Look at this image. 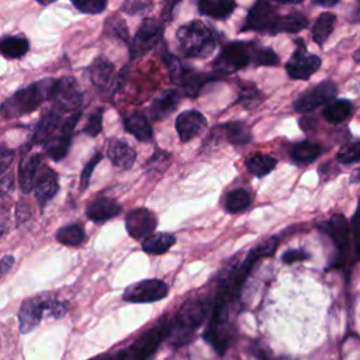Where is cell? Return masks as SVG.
<instances>
[{
	"instance_id": "6da1fadb",
	"label": "cell",
	"mask_w": 360,
	"mask_h": 360,
	"mask_svg": "<svg viewBox=\"0 0 360 360\" xmlns=\"http://www.w3.org/2000/svg\"><path fill=\"white\" fill-rule=\"evenodd\" d=\"M55 82L53 79H44L15 91L0 105V115L11 120L34 111L45 100L52 97Z\"/></svg>"
},
{
	"instance_id": "7a4b0ae2",
	"label": "cell",
	"mask_w": 360,
	"mask_h": 360,
	"mask_svg": "<svg viewBox=\"0 0 360 360\" xmlns=\"http://www.w3.org/2000/svg\"><path fill=\"white\" fill-rule=\"evenodd\" d=\"M177 44L187 58H207L217 46L214 31L202 21H191L181 25L176 34Z\"/></svg>"
},
{
	"instance_id": "3957f363",
	"label": "cell",
	"mask_w": 360,
	"mask_h": 360,
	"mask_svg": "<svg viewBox=\"0 0 360 360\" xmlns=\"http://www.w3.org/2000/svg\"><path fill=\"white\" fill-rule=\"evenodd\" d=\"M259 46L253 42H231L225 45L214 62L215 72L221 76L240 70L250 63L256 65Z\"/></svg>"
},
{
	"instance_id": "277c9868",
	"label": "cell",
	"mask_w": 360,
	"mask_h": 360,
	"mask_svg": "<svg viewBox=\"0 0 360 360\" xmlns=\"http://www.w3.org/2000/svg\"><path fill=\"white\" fill-rule=\"evenodd\" d=\"M210 309V301L205 298H193L186 301L176 314V340L184 343L191 339L193 333L205 319Z\"/></svg>"
},
{
	"instance_id": "5b68a950",
	"label": "cell",
	"mask_w": 360,
	"mask_h": 360,
	"mask_svg": "<svg viewBox=\"0 0 360 360\" xmlns=\"http://www.w3.org/2000/svg\"><path fill=\"white\" fill-rule=\"evenodd\" d=\"M165 62H166V66L169 68L172 80L179 87H181V90L190 97L198 96V93L201 91L205 83H208L210 80H215L221 76L217 72L215 75H208V73H202V72L190 69L187 66H183L176 56L167 52L165 53Z\"/></svg>"
},
{
	"instance_id": "8992f818",
	"label": "cell",
	"mask_w": 360,
	"mask_h": 360,
	"mask_svg": "<svg viewBox=\"0 0 360 360\" xmlns=\"http://www.w3.org/2000/svg\"><path fill=\"white\" fill-rule=\"evenodd\" d=\"M319 229L330 238V240L333 242V245L336 248L338 255H336L333 267L347 266L350 263V256H352L350 236H353L352 228H350L347 219L342 214H335L330 217V219L321 224Z\"/></svg>"
},
{
	"instance_id": "52a82bcc",
	"label": "cell",
	"mask_w": 360,
	"mask_h": 360,
	"mask_svg": "<svg viewBox=\"0 0 360 360\" xmlns=\"http://www.w3.org/2000/svg\"><path fill=\"white\" fill-rule=\"evenodd\" d=\"M167 333L166 322H160L143 332L127 350L118 353L120 360H146Z\"/></svg>"
},
{
	"instance_id": "ba28073f",
	"label": "cell",
	"mask_w": 360,
	"mask_h": 360,
	"mask_svg": "<svg viewBox=\"0 0 360 360\" xmlns=\"http://www.w3.org/2000/svg\"><path fill=\"white\" fill-rule=\"evenodd\" d=\"M163 37V25L156 18H145L129 42V58L136 59L152 51Z\"/></svg>"
},
{
	"instance_id": "9c48e42d",
	"label": "cell",
	"mask_w": 360,
	"mask_h": 360,
	"mask_svg": "<svg viewBox=\"0 0 360 360\" xmlns=\"http://www.w3.org/2000/svg\"><path fill=\"white\" fill-rule=\"evenodd\" d=\"M278 14L269 0H256L250 7L246 20L240 28L245 31H259L276 34V25L278 21Z\"/></svg>"
},
{
	"instance_id": "30bf717a",
	"label": "cell",
	"mask_w": 360,
	"mask_h": 360,
	"mask_svg": "<svg viewBox=\"0 0 360 360\" xmlns=\"http://www.w3.org/2000/svg\"><path fill=\"white\" fill-rule=\"evenodd\" d=\"M321 68V58L316 55H309L307 52L305 42L298 38L295 41V52L291 55L285 63V70L288 76L294 80H307Z\"/></svg>"
},
{
	"instance_id": "8fae6325",
	"label": "cell",
	"mask_w": 360,
	"mask_h": 360,
	"mask_svg": "<svg viewBox=\"0 0 360 360\" xmlns=\"http://www.w3.org/2000/svg\"><path fill=\"white\" fill-rule=\"evenodd\" d=\"M338 93V87L332 80H323L315 87L304 91L292 104L294 110L298 112H308L319 105L329 104Z\"/></svg>"
},
{
	"instance_id": "7c38bea8",
	"label": "cell",
	"mask_w": 360,
	"mask_h": 360,
	"mask_svg": "<svg viewBox=\"0 0 360 360\" xmlns=\"http://www.w3.org/2000/svg\"><path fill=\"white\" fill-rule=\"evenodd\" d=\"M167 291H169V287L163 280L148 278L127 287L122 298L128 302H136V304L155 302L165 298L167 295Z\"/></svg>"
},
{
	"instance_id": "4fadbf2b",
	"label": "cell",
	"mask_w": 360,
	"mask_h": 360,
	"mask_svg": "<svg viewBox=\"0 0 360 360\" xmlns=\"http://www.w3.org/2000/svg\"><path fill=\"white\" fill-rule=\"evenodd\" d=\"M80 115H82L80 112H76V114L68 117L60 124L59 132L49 136L44 142V150H45L46 156H49L52 160H60L68 155V150H69L70 142H72V134H73V129H75Z\"/></svg>"
},
{
	"instance_id": "5bb4252c",
	"label": "cell",
	"mask_w": 360,
	"mask_h": 360,
	"mask_svg": "<svg viewBox=\"0 0 360 360\" xmlns=\"http://www.w3.org/2000/svg\"><path fill=\"white\" fill-rule=\"evenodd\" d=\"M55 107L62 111H73L82 105L83 97L73 77H62L55 82L52 97Z\"/></svg>"
},
{
	"instance_id": "9a60e30c",
	"label": "cell",
	"mask_w": 360,
	"mask_h": 360,
	"mask_svg": "<svg viewBox=\"0 0 360 360\" xmlns=\"http://www.w3.org/2000/svg\"><path fill=\"white\" fill-rule=\"evenodd\" d=\"M51 297L37 295L25 300L18 311V325L21 333H28L38 326L42 319V314L48 311Z\"/></svg>"
},
{
	"instance_id": "2e32d148",
	"label": "cell",
	"mask_w": 360,
	"mask_h": 360,
	"mask_svg": "<svg viewBox=\"0 0 360 360\" xmlns=\"http://www.w3.org/2000/svg\"><path fill=\"white\" fill-rule=\"evenodd\" d=\"M158 225L156 217L148 208H135L132 210L125 219L127 232L134 239H145L153 233Z\"/></svg>"
},
{
	"instance_id": "e0dca14e",
	"label": "cell",
	"mask_w": 360,
	"mask_h": 360,
	"mask_svg": "<svg viewBox=\"0 0 360 360\" xmlns=\"http://www.w3.org/2000/svg\"><path fill=\"white\" fill-rule=\"evenodd\" d=\"M207 127V120L205 117L195 111V110H188L176 118V129L183 142H188L197 135H200Z\"/></svg>"
},
{
	"instance_id": "ac0fdd59",
	"label": "cell",
	"mask_w": 360,
	"mask_h": 360,
	"mask_svg": "<svg viewBox=\"0 0 360 360\" xmlns=\"http://www.w3.org/2000/svg\"><path fill=\"white\" fill-rule=\"evenodd\" d=\"M107 156L111 163L118 169H129L136 158L135 150L120 139H111L107 148Z\"/></svg>"
},
{
	"instance_id": "d6986e66",
	"label": "cell",
	"mask_w": 360,
	"mask_h": 360,
	"mask_svg": "<svg viewBox=\"0 0 360 360\" xmlns=\"http://www.w3.org/2000/svg\"><path fill=\"white\" fill-rule=\"evenodd\" d=\"M120 212H121L120 204L107 197L96 198L87 207V217L96 222H103V221L111 219V218L117 217Z\"/></svg>"
},
{
	"instance_id": "ffe728a7",
	"label": "cell",
	"mask_w": 360,
	"mask_h": 360,
	"mask_svg": "<svg viewBox=\"0 0 360 360\" xmlns=\"http://www.w3.org/2000/svg\"><path fill=\"white\" fill-rule=\"evenodd\" d=\"M39 167H41V156L39 155H32L20 163L18 181H20V187L24 193H28L35 187V183L38 180Z\"/></svg>"
},
{
	"instance_id": "44dd1931",
	"label": "cell",
	"mask_w": 360,
	"mask_h": 360,
	"mask_svg": "<svg viewBox=\"0 0 360 360\" xmlns=\"http://www.w3.org/2000/svg\"><path fill=\"white\" fill-rule=\"evenodd\" d=\"M125 129L141 142H149L153 138L152 125L141 111H134L124 120Z\"/></svg>"
},
{
	"instance_id": "7402d4cb",
	"label": "cell",
	"mask_w": 360,
	"mask_h": 360,
	"mask_svg": "<svg viewBox=\"0 0 360 360\" xmlns=\"http://www.w3.org/2000/svg\"><path fill=\"white\" fill-rule=\"evenodd\" d=\"M114 76V65L105 58H97L89 68V77L91 83L100 89L107 90Z\"/></svg>"
},
{
	"instance_id": "603a6c76",
	"label": "cell",
	"mask_w": 360,
	"mask_h": 360,
	"mask_svg": "<svg viewBox=\"0 0 360 360\" xmlns=\"http://www.w3.org/2000/svg\"><path fill=\"white\" fill-rule=\"evenodd\" d=\"M58 190H59V186H58V177L55 172L46 169L44 173H39L34 191H35L37 201L41 207H45V204L58 193Z\"/></svg>"
},
{
	"instance_id": "cb8c5ba5",
	"label": "cell",
	"mask_w": 360,
	"mask_h": 360,
	"mask_svg": "<svg viewBox=\"0 0 360 360\" xmlns=\"http://www.w3.org/2000/svg\"><path fill=\"white\" fill-rule=\"evenodd\" d=\"M180 100V94L177 90L170 89L166 90L163 94H160L158 98L152 101L150 105V115L153 120H163L167 115H170L174 108L177 107Z\"/></svg>"
},
{
	"instance_id": "d4e9b609",
	"label": "cell",
	"mask_w": 360,
	"mask_h": 360,
	"mask_svg": "<svg viewBox=\"0 0 360 360\" xmlns=\"http://www.w3.org/2000/svg\"><path fill=\"white\" fill-rule=\"evenodd\" d=\"M60 125V115L58 110H51L42 115L39 122L35 127L31 145L44 143L49 136L53 135L56 128Z\"/></svg>"
},
{
	"instance_id": "484cf974",
	"label": "cell",
	"mask_w": 360,
	"mask_h": 360,
	"mask_svg": "<svg viewBox=\"0 0 360 360\" xmlns=\"http://www.w3.org/2000/svg\"><path fill=\"white\" fill-rule=\"evenodd\" d=\"M236 7L235 0H198V11L217 20L229 17Z\"/></svg>"
},
{
	"instance_id": "4316f807",
	"label": "cell",
	"mask_w": 360,
	"mask_h": 360,
	"mask_svg": "<svg viewBox=\"0 0 360 360\" xmlns=\"http://www.w3.org/2000/svg\"><path fill=\"white\" fill-rule=\"evenodd\" d=\"M174 242H176V236L173 233H167V232L152 233L143 239L142 249L146 253L162 255V253L167 252L174 245Z\"/></svg>"
},
{
	"instance_id": "83f0119b",
	"label": "cell",
	"mask_w": 360,
	"mask_h": 360,
	"mask_svg": "<svg viewBox=\"0 0 360 360\" xmlns=\"http://www.w3.org/2000/svg\"><path fill=\"white\" fill-rule=\"evenodd\" d=\"M335 24H336V15L333 13H322L314 27H312V39L315 44H318L319 46H322L326 39L329 38V35L332 34L333 28H335Z\"/></svg>"
},
{
	"instance_id": "f1b7e54d",
	"label": "cell",
	"mask_w": 360,
	"mask_h": 360,
	"mask_svg": "<svg viewBox=\"0 0 360 360\" xmlns=\"http://www.w3.org/2000/svg\"><path fill=\"white\" fill-rule=\"evenodd\" d=\"M323 117L332 124H339L346 121L353 114V104L349 100H335L323 108Z\"/></svg>"
},
{
	"instance_id": "f546056e",
	"label": "cell",
	"mask_w": 360,
	"mask_h": 360,
	"mask_svg": "<svg viewBox=\"0 0 360 360\" xmlns=\"http://www.w3.org/2000/svg\"><path fill=\"white\" fill-rule=\"evenodd\" d=\"M321 152H322V149L318 143L311 142V141H302L292 146L291 159L297 163L308 165V163L314 162L321 155Z\"/></svg>"
},
{
	"instance_id": "4dcf8cb0",
	"label": "cell",
	"mask_w": 360,
	"mask_h": 360,
	"mask_svg": "<svg viewBox=\"0 0 360 360\" xmlns=\"http://www.w3.org/2000/svg\"><path fill=\"white\" fill-rule=\"evenodd\" d=\"M30 49V44L21 37H3L0 39V52L3 56L15 59L24 56Z\"/></svg>"
},
{
	"instance_id": "1f68e13d",
	"label": "cell",
	"mask_w": 360,
	"mask_h": 360,
	"mask_svg": "<svg viewBox=\"0 0 360 360\" xmlns=\"http://www.w3.org/2000/svg\"><path fill=\"white\" fill-rule=\"evenodd\" d=\"M219 128L222 129L228 142H231L233 145H245V143H249L252 139L249 127L245 122H240V121L228 122V124L221 125Z\"/></svg>"
},
{
	"instance_id": "d6a6232c",
	"label": "cell",
	"mask_w": 360,
	"mask_h": 360,
	"mask_svg": "<svg viewBox=\"0 0 360 360\" xmlns=\"http://www.w3.org/2000/svg\"><path fill=\"white\" fill-rule=\"evenodd\" d=\"M277 160L266 153H256L246 160V169L256 177H264L274 170Z\"/></svg>"
},
{
	"instance_id": "836d02e7",
	"label": "cell",
	"mask_w": 360,
	"mask_h": 360,
	"mask_svg": "<svg viewBox=\"0 0 360 360\" xmlns=\"http://www.w3.org/2000/svg\"><path fill=\"white\" fill-rule=\"evenodd\" d=\"M308 25V18L301 13H290L285 15H280L277 25H276V34L277 32H300Z\"/></svg>"
},
{
	"instance_id": "e575fe53",
	"label": "cell",
	"mask_w": 360,
	"mask_h": 360,
	"mask_svg": "<svg viewBox=\"0 0 360 360\" xmlns=\"http://www.w3.org/2000/svg\"><path fill=\"white\" fill-rule=\"evenodd\" d=\"M56 239L62 245H66V246H79L84 242L86 233L80 225L72 224V225H66V226H62L60 229H58Z\"/></svg>"
},
{
	"instance_id": "d590c367",
	"label": "cell",
	"mask_w": 360,
	"mask_h": 360,
	"mask_svg": "<svg viewBox=\"0 0 360 360\" xmlns=\"http://www.w3.org/2000/svg\"><path fill=\"white\" fill-rule=\"evenodd\" d=\"M250 201H252V197L246 190L236 188L226 195L225 208L228 212L236 214V212L246 210L250 205Z\"/></svg>"
},
{
	"instance_id": "8d00e7d4",
	"label": "cell",
	"mask_w": 360,
	"mask_h": 360,
	"mask_svg": "<svg viewBox=\"0 0 360 360\" xmlns=\"http://www.w3.org/2000/svg\"><path fill=\"white\" fill-rule=\"evenodd\" d=\"M263 94L259 89H256L253 84H245L240 87L239 97L236 100L238 104H242L245 108H255L263 101Z\"/></svg>"
},
{
	"instance_id": "74e56055",
	"label": "cell",
	"mask_w": 360,
	"mask_h": 360,
	"mask_svg": "<svg viewBox=\"0 0 360 360\" xmlns=\"http://www.w3.org/2000/svg\"><path fill=\"white\" fill-rule=\"evenodd\" d=\"M336 160L340 165H352L360 160V141L345 145L336 155Z\"/></svg>"
},
{
	"instance_id": "f35d334b",
	"label": "cell",
	"mask_w": 360,
	"mask_h": 360,
	"mask_svg": "<svg viewBox=\"0 0 360 360\" xmlns=\"http://www.w3.org/2000/svg\"><path fill=\"white\" fill-rule=\"evenodd\" d=\"M105 31L111 35H114L115 38L125 41L129 44V35H128V28L124 22V20L121 17L112 15L105 21Z\"/></svg>"
},
{
	"instance_id": "ab89813d",
	"label": "cell",
	"mask_w": 360,
	"mask_h": 360,
	"mask_svg": "<svg viewBox=\"0 0 360 360\" xmlns=\"http://www.w3.org/2000/svg\"><path fill=\"white\" fill-rule=\"evenodd\" d=\"M70 1L79 11L87 13V14H98L104 11L107 6V0H70Z\"/></svg>"
},
{
	"instance_id": "60d3db41",
	"label": "cell",
	"mask_w": 360,
	"mask_h": 360,
	"mask_svg": "<svg viewBox=\"0 0 360 360\" xmlns=\"http://www.w3.org/2000/svg\"><path fill=\"white\" fill-rule=\"evenodd\" d=\"M101 127H103V108H97L87 118V122L83 131L89 136H97L101 132Z\"/></svg>"
},
{
	"instance_id": "b9f144b4",
	"label": "cell",
	"mask_w": 360,
	"mask_h": 360,
	"mask_svg": "<svg viewBox=\"0 0 360 360\" xmlns=\"http://www.w3.org/2000/svg\"><path fill=\"white\" fill-rule=\"evenodd\" d=\"M169 162H170V155L165 150L158 149L155 155L148 160L146 167L150 172H163L169 166Z\"/></svg>"
},
{
	"instance_id": "7bdbcfd3",
	"label": "cell",
	"mask_w": 360,
	"mask_h": 360,
	"mask_svg": "<svg viewBox=\"0 0 360 360\" xmlns=\"http://www.w3.org/2000/svg\"><path fill=\"white\" fill-rule=\"evenodd\" d=\"M278 65L277 53L269 46H259L256 56V66H276Z\"/></svg>"
},
{
	"instance_id": "ee69618b",
	"label": "cell",
	"mask_w": 360,
	"mask_h": 360,
	"mask_svg": "<svg viewBox=\"0 0 360 360\" xmlns=\"http://www.w3.org/2000/svg\"><path fill=\"white\" fill-rule=\"evenodd\" d=\"M152 4H153L152 0H128L124 3L122 11H125L131 15H135V14H141V13L149 10Z\"/></svg>"
},
{
	"instance_id": "f6af8a7d",
	"label": "cell",
	"mask_w": 360,
	"mask_h": 360,
	"mask_svg": "<svg viewBox=\"0 0 360 360\" xmlns=\"http://www.w3.org/2000/svg\"><path fill=\"white\" fill-rule=\"evenodd\" d=\"M101 158H103V156H101L100 153H96V155L87 162V165L83 167L82 174H80V190L87 188L89 181H90V177H91V173H93L94 167L97 166V163L101 160Z\"/></svg>"
},
{
	"instance_id": "bcb514c9",
	"label": "cell",
	"mask_w": 360,
	"mask_h": 360,
	"mask_svg": "<svg viewBox=\"0 0 360 360\" xmlns=\"http://www.w3.org/2000/svg\"><path fill=\"white\" fill-rule=\"evenodd\" d=\"M352 235H353V242H354V256L357 259H360V201H359L357 211L352 221Z\"/></svg>"
},
{
	"instance_id": "7dc6e473",
	"label": "cell",
	"mask_w": 360,
	"mask_h": 360,
	"mask_svg": "<svg viewBox=\"0 0 360 360\" xmlns=\"http://www.w3.org/2000/svg\"><path fill=\"white\" fill-rule=\"evenodd\" d=\"M309 257V253L305 252L304 249H290L287 252L283 253L281 259L284 263H295V262H301Z\"/></svg>"
},
{
	"instance_id": "c3c4849f",
	"label": "cell",
	"mask_w": 360,
	"mask_h": 360,
	"mask_svg": "<svg viewBox=\"0 0 360 360\" xmlns=\"http://www.w3.org/2000/svg\"><path fill=\"white\" fill-rule=\"evenodd\" d=\"M68 311V304L62 302L59 300H55L51 297L49 300V305H48V312L53 316V318H60L65 315V312Z\"/></svg>"
},
{
	"instance_id": "681fc988",
	"label": "cell",
	"mask_w": 360,
	"mask_h": 360,
	"mask_svg": "<svg viewBox=\"0 0 360 360\" xmlns=\"http://www.w3.org/2000/svg\"><path fill=\"white\" fill-rule=\"evenodd\" d=\"M13 159H14V152L0 145V174H3L10 167Z\"/></svg>"
},
{
	"instance_id": "f907efd6",
	"label": "cell",
	"mask_w": 360,
	"mask_h": 360,
	"mask_svg": "<svg viewBox=\"0 0 360 360\" xmlns=\"http://www.w3.org/2000/svg\"><path fill=\"white\" fill-rule=\"evenodd\" d=\"M30 217H31V210H30V207H28V205H27L24 201L18 202V205H17V210H15L17 225H21V224L27 222V221L30 219Z\"/></svg>"
},
{
	"instance_id": "816d5d0a",
	"label": "cell",
	"mask_w": 360,
	"mask_h": 360,
	"mask_svg": "<svg viewBox=\"0 0 360 360\" xmlns=\"http://www.w3.org/2000/svg\"><path fill=\"white\" fill-rule=\"evenodd\" d=\"M180 0H163V8H162V15L166 21L172 20L174 7L179 4Z\"/></svg>"
},
{
	"instance_id": "f5cc1de1",
	"label": "cell",
	"mask_w": 360,
	"mask_h": 360,
	"mask_svg": "<svg viewBox=\"0 0 360 360\" xmlns=\"http://www.w3.org/2000/svg\"><path fill=\"white\" fill-rule=\"evenodd\" d=\"M14 257L13 256H4L0 259V278L13 267Z\"/></svg>"
},
{
	"instance_id": "db71d44e",
	"label": "cell",
	"mask_w": 360,
	"mask_h": 360,
	"mask_svg": "<svg viewBox=\"0 0 360 360\" xmlns=\"http://www.w3.org/2000/svg\"><path fill=\"white\" fill-rule=\"evenodd\" d=\"M13 176L11 174H7L4 176L1 180H0V195H4L7 194L11 188H13Z\"/></svg>"
},
{
	"instance_id": "11a10c76",
	"label": "cell",
	"mask_w": 360,
	"mask_h": 360,
	"mask_svg": "<svg viewBox=\"0 0 360 360\" xmlns=\"http://www.w3.org/2000/svg\"><path fill=\"white\" fill-rule=\"evenodd\" d=\"M352 21L353 22H360V0H356L354 8L352 11Z\"/></svg>"
},
{
	"instance_id": "9f6ffc18",
	"label": "cell",
	"mask_w": 360,
	"mask_h": 360,
	"mask_svg": "<svg viewBox=\"0 0 360 360\" xmlns=\"http://www.w3.org/2000/svg\"><path fill=\"white\" fill-rule=\"evenodd\" d=\"M339 0H312L314 4L321 7H333Z\"/></svg>"
},
{
	"instance_id": "6f0895ef",
	"label": "cell",
	"mask_w": 360,
	"mask_h": 360,
	"mask_svg": "<svg viewBox=\"0 0 360 360\" xmlns=\"http://www.w3.org/2000/svg\"><path fill=\"white\" fill-rule=\"evenodd\" d=\"M276 3H281V4H297V3H301L302 0H273Z\"/></svg>"
},
{
	"instance_id": "680465c9",
	"label": "cell",
	"mask_w": 360,
	"mask_h": 360,
	"mask_svg": "<svg viewBox=\"0 0 360 360\" xmlns=\"http://www.w3.org/2000/svg\"><path fill=\"white\" fill-rule=\"evenodd\" d=\"M359 180H360V167L357 170H354V173H353V176L350 179V183H356Z\"/></svg>"
},
{
	"instance_id": "91938a15",
	"label": "cell",
	"mask_w": 360,
	"mask_h": 360,
	"mask_svg": "<svg viewBox=\"0 0 360 360\" xmlns=\"http://www.w3.org/2000/svg\"><path fill=\"white\" fill-rule=\"evenodd\" d=\"M353 59H354L356 63H360V48L356 49V52H354V55H353Z\"/></svg>"
},
{
	"instance_id": "94428289",
	"label": "cell",
	"mask_w": 360,
	"mask_h": 360,
	"mask_svg": "<svg viewBox=\"0 0 360 360\" xmlns=\"http://www.w3.org/2000/svg\"><path fill=\"white\" fill-rule=\"evenodd\" d=\"M4 231H6V228H3V226H0V236H1V235H3V232H4Z\"/></svg>"
},
{
	"instance_id": "6125c7cd",
	"label": "cell",
	"mask_w": 360,
	"mask_h": 360,
	"mask_svg": "<svg viewBox=\"0 0 360 360\" xmlns=\"http://www.w3.org/2000/svg\"><path fill=\"white\" fill-rule=\"evenodd\" d=\"M114 360H120V356H118V354H117V357H115V359H114Z\"/></svg>"
}]
</instances>
